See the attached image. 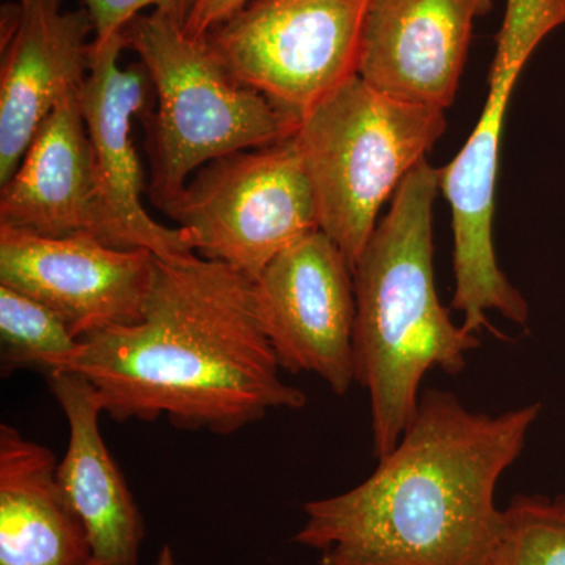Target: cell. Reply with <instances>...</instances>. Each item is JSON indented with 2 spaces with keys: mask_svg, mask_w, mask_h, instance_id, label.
<instances>
[{
  "mask_svg": "<svg viewBox=\"0 0 565 565\" xmlns=\"http://www.w3.org/2000/svg\"><path fill=\"white\" fill-rule=\"evenodd\" d=\"M162 211L192 233L196 255L252 281L286 248L319 232L296 134L206 163Z\"/></svg>",
  "mask_w": 565,
  "mask_h": 565,
  "instance_id": "7",
  "label": "cell"
},
{
  "mask_svg": "<svg viewBox=\"0 0 565 565\" xmlns=\"http://www.w3.org/2000/svg\"><path fill=\"white\" fill-rule=\"evenodd\" d=\"M492 7L493 0H370L359 76L403 102L448 109L475 22Z\"/></svg>",
  "mask_w": 565,
  "mask_h": 565,
  "instance_id": "13",
  "label": "cell"
},
{
  "mask_svg": "<svg viewBox=\"0 0 565 565\" xmlns=\"http://www.w3.org/2000/svg\"><path fill=\"white\" fill-rule=\"evenodd\" d=\"M82 341L70 371L95 386L115 422L166 418L177 429L232 435L307 405L281 379L255 281L195 252L156 256L140 321Z\"/></svg>",
  "mask_w": 565,
  "mask_h": 565,
  "instance_id": "1",
  "label": "cell"
},
{
  "mask_svg": "<svg viewBox=\"0 0 565 565\" xmlns=\"http://www.w3.org/2000/svg\"><path fill=\"white\" fill-rule=\"evenodd\" d=\"M47 446L0 426V565H99Z\"/></svg>",
  "mask_w": 565,
  "mask_h": 565,
  "instance_id": "16",
  "label": "cell"
},
{
  "mask_svg": "<svg viewBox=\"0 0 565 565\" xmlns=\"http://www.w3.org/2000/svg\"><path fill=\"white\" fill-rule=\"evenodd\" d=\"M503 519L493 565H565V493L519 494Z\"/></svg>",
  "mask_w": 565,
  "mask_h": 565,
  "instance_id": "18",
  "label": "cell"
},
{
  "mask_svg": "<svg viewBox=\"0 0 565 565\" xmlns=\"http://www.w3.org/2000/svg\"><path fill=\"white\" fill-rule=\"evenodd\" d=\"M84 341L46 305L0 285V371H70Z\"/></svg>",
  "mask_w": 565,
  "mask_h": 565,
  "instance_id": "17",
  "label": "cell"
},
{
  "mask_svg": "<svg viewBox=\"0 0 565 565\" xmlns=\"http://www.w3.org/2000/svg\"><path fill=\"white\" fill-rule=\"evenodd\" d=\"M156 93L148 114L151 202L163 210L191 174L223 156L289 139L299 120L226 71L206 39L161 11H145L125 29Z\"/></svg>",
  "mask_w": 565,
  "mask_h": 565,
  "instance_id": "4",
  "label": "cell"
},
{
  "mask_svg": "<svg viewBox=\"0 0 565 565\" xmlns=\"http://www.w3.org/2000/svg\"><path fill=\"white\" fill-rule=\"evenodd\" d=\"M125 33L93 40L90 71L79 92L82 117L104 189L122 228L136 247L161 258L195 252L189 230L159 225L141 204L143 170L132 137L134 118L147 111L150 74L141 63L121 68Z\"/></svg>",
  "mask_w": 565,
  "mask_h": 565,
  "instance_id": "14",
  "label": "cell"
},
{
  "mask_svg": "<svg viewBox=\"0 0 565 565\" xmlns=\"http://www.w3.org/2000/svg\"><path fill=\"white\" fill-rule=\"evenodd\" d=\"M0 188V226L46 237L92 236L111 247L140 248L122 228L104 189L79 93L52 110L17 172Z\"/></svg>",
  "mask_w": 565,
  "mask_h": 565,
  "instance_id": "11",
  "label": "cell"
},
{
  "mask_svg": "<svg viewBox=\"0 0 565 565\" xmlns=\"http://www.w3.org/2000/svg\"><path fill=\"white\" fill-rule=\"evenodd\" d=\"M370 0H253L207 32L233 79L300 118L359 76Z\"/></svg>",
  "mask_w": 565,
  "mask_h": 565,
  "instance_id": "8",
  "label": "cell"
},
{
  "mask_svg": "<svg viewBox=\"0 0 565 565\" xmlns=\"http://www.w3.org/2000/svg\"><path fill=\"white\" fill-rule=\"evenodd\" d=\"M47 384L68 422V446L55 482L87 531L99 565H139L145 522L102 434V397L79 373L55 371Z\"/></svg>",
  "mask_w": 565,
  "mask_h": 565,
  "instance_id": "15",
  "label": "cell"
},
{
  "mask_svg": "<svg viewBox=\"0 0 565 565\" xmlns=\"http://www.w3.org/2000/svg\"><path fill=\"white\" fill-rule=\"evenodd\" d=\"M253 0H195L184 22V31L193 39H204L215 25L228 20Z\"/></svg>",
  "mask_w": 565,
  "mask_h": 565,
  "instance_id": "20",
  "label": "cell"
},
{
  "mask_svg": "<svg viewBox=\"0 0 565 565\" xmlns=\"http://www.w3.org/2000/svg\"><path fill=\"white\" fill-rule=\"evenodd\" d=\"M561 25H565V0H505L484 109L462 150L440 169V191L451 207L455 236L451 307L463 315L462 327L470 333L486 329L504 338L487 318L492 310L520 327L530 319L525 297L505 277L494 255V195L512 92L539 44Z\"/></svg>",
  "mask_w": 565,
  "mask_h": 565,
  "instance_id": "6",
  "label": "cell"
},
{
  "mask_svg": "<svg viewBox=\"0 0 565 565\" xmlns=\"http://www.w3.org/2000/svg\"><path fill=\"white\" fill-rule=\"evenodd\" d=\"M193 2L195 0H84L95 28L93 40H106L121 32L134 18L148 9L161 11L184 24Z\"/></svg>",
  "mask_w": 565,
  "mask_h": 565,
  "instance_id": "19",
  "label": "cell"
},
{
  "mask_svg": "<svg viewBox=\"0 0 565 565\" xmlns=\"http://www.w3.org/2000/svg\"><path fill=\"white\" fill-rule=\"evenodd\" d=\"M541 408L478 414L456 394L426 390L370 478L303 504L294 541L321 553L319 565H493L504 520L498 481Z\"/></svg>",
  "mask_w": 565,
  "mask_h": 565,
  "instance_id": "2",
  "label": "cell"
},
{
  "mask_svg": "<svg viewBox=\"0 0 565 565\" xmlns=\"http://www.w3.org/2000/svg\"><path fill=\"white\" fill-rule=\"evenodd\" d=\"M444 109L403 102L355 76L300 118L296 140L319 230L352 270L379 212L446 131Z\"/></svg>",
  "mask_w": 565,
  "mask_h": 565,
  "instance_id": "5",
  "label": "cell"
},
{
  "mask_svg": "<svg viewBox=\"0 0 565 565\" xmlns=\"http://www.w3.org/2000/svg\"><path fill=\"white\" fill-rule=\"evenodd\" d=\"M256 305L281 370L311 373L338 396L355 382L353 270L326 233L286 248L255 281Z\"/></svg>",
  "mask_w": 565,
  "mask_h": 565,
  "instance_id": "9",
  "label": "cell"
},
{
  "mask_svg": "<svg viewBox=\"0 0 565 565\" xmlns=\"http://www.w3.org/2000/svg\"><path fill=\"white\" fill-rule=\"evenodd\" d=\"M154 263L148 248L0 226V285L46 305L79 340L140 321Z\"/></svg>",
  "mask_w": 565,
  "mask_h": 565,
  "instance_id": "10",
  "label": "cell"
},
{
  "mask_svg": "<svg viewBox=\"0 0 565 565\" xmlns=\"http://www.w3.org/2000/svg\"><path fill=\"white\" fill-rule=\"evenodd\" d=\"M18 2H22V0H18Z\"/></svg>",
  "mask_w": 565,
  "mask_h": 565,
  "instance_id": "22",
  "label": "cell"
},
{
  "mask_svg": "<svg viewBox=\"0 0 565 565\" xmlns=\"http://www.w3.org/2000/svg\"><path fill=\"white\" fill-rule=\"evenodd\" d=\"M0 70V185L13 177L52 110L81 92L95 28L87 9L22 0L10 14Z\"/></svg>",
  "mask_w": 565,
  "mask_h": 565,
  "instance_id": "12",
  "label": "cell"
},
{
  "mask_svg": "<svg viewBox=\"0 0 565 565\" xmlns=\"http://www.w3.org/2000/svg\"><path fill=\"white\" fill-rule=\"evenodd\" d=\"M154 565H180V563H178L177 556H174L172 546H162Z\"/></svg>",
  "mask_w": 565,
  "mask_h": 565,
  "instance_id": "21",
  "label": "cell"
},
{
  "mask_svg": "<svg viewBox=\"0 0 565 565\" xmlns=\"http://www.w3.org/2000/svg\"><path fill=\"white\" fill-rule=\"evenodd\" d=\"M440 169L424 159L405 177L392 206L353 267L355 382L370 396L373 452L396 448L418 408L426 373L457 375L479 334L456 326L435 288L433 217Z\"/></svg>",
  "mask_w": 565,
  "mask_h": 565,
  "instance_id": "3",
  "label": "cell"
}]
</instances>
